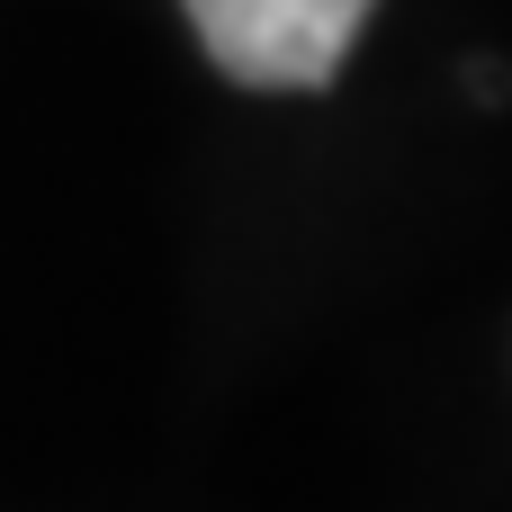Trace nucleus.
<instances>
[{
    "label": "nucleus",
    "mask_w": 512,
    "mask_h": 512,
    "mask_svg": "<svg viewBox=\"0 0 512 512\" xmlns=\"http://www.w3.org/2000/svg\"><path fill=\"white\" fill-rule=\"evenodd\" d=\"M207 63L243 90H324L378 0H180Z\"/></svg>",
    "instance_id": "1"
}]
</instances>
